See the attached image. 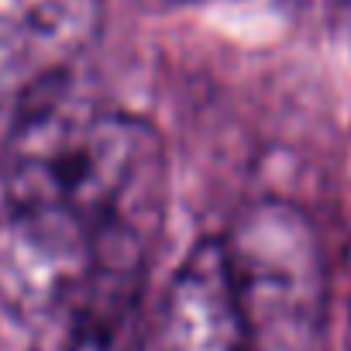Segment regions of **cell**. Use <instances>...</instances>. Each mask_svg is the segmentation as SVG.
<instances>
[{
    "instance_id": "6da1fadb",
    "label": "cell",
    "mask_w": 351,
    "mask_h": 351,
    "mask_svg": "<svg viewBox=\"0 0 351 351\" xmlns=\"http://www.w3.org/2000/svg\"><path fill=\"white\" fill-rule=\"evenodd\" d=\"M4 207H62L93 248L152 255L165 214V148L158 131L97 104L76 73L18 100L0 148Z\"/></svg>"
},
{
    "instance_id": "277c9868",
    "label": "cell",
    "mask_w": 351,
    "mask_h": 351,
    "mask_svg": "<svg viewBox=\"0 0 351 351\" xmlns=\"http://www.w3.org/2000/svg\"><path fill=\"white\" fill-rule=\"evenodd\" d=\"M104 28V0H0V100L76 73Z\"/></svg>"
},
{
    "instance_id": "5b68a950",
    "label": "cell",
    "mask_w": 351,
    "mask_h": 351,
    "mask_svg": "<svg viewBox=\"0 0 351 351\" xmlns=\"http://www.w3.org/2000/svg\"><path fill=\"white\" fill-rule=\"evenodd\" d=\"M155 341L158 351H245V324L221 238L200 241L172 272Z\"/></svg>"
},
{
    "instance_id": "8992f818",
    "label": "cell",
    "mask_w": 351,
    "mask_h": 351,
    "mask_svg": "<svg viewBox=\"0 0 351 351\" xmlns=\"http://www.w3.org/2000/svg\"><path fill=\"white\" fill-rule=\"evenodd\" d=\"M148 258L121 248H97L90 276L69 306L62 351H145Z\"/></svg>"
},
{
    "instance_id": "7a4b0ae2",
    "label": "cell",
    "mask_w": 351,
    "mask_h": 351,
    "mask_svg": "<svg viewBox=\"0 0 351 351\" xmlns=\"http://www.w3.org/2000/svg\"><path fill=\"white\" fill-rule=\"evenodd\" d=\"M221 241L245 351H327V258L313 221L296 204L255 200Z\"/></svg>"
},
{
    "instance_id": "52a82bcc",
    "label": "cell",
    "mask_w": 351,
    "mask_h": 351,
    "mask_svg": "<svg viewBox=\"0 0 351 351\" xmlns=\"http://www.w3.org/2000/svg\"><path fill=\"white\" fill-rule=\"evenodd\" d=\"M158 4H193V0H158Z\"/></svg>"
},
{
    "instance_id": "3957f363",
    "label": "cell",
    "mask_w": 351,
    "mask_h": 351,
    "mask_svg": "<svg viewBox=\"0 0 351 351\" xmlns=\"http://www.w3.org/2000/svg\"><path fill=\"white\" fill-rule=\"evenodd\" d=\"M93 265V238L62 207H4L0 306L21 324L66 313Z\"/></svg>"
}]
</instances>
